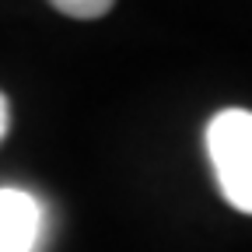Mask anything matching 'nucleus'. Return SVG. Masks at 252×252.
Instances as JSON below:
<instances>
[{
	"mask_svg": "<svg viewBox=\"0 0 252 252\" xmlns=\"http://www.w3.org/2000/svg\"><path fill=\"white\" fill-rule=\"evenodd\" d=\"M7 123H11V116H7V98L0 94V140L7 137Z\"/></svg>",
	"mask_w": 252,
	"mask_h": 252,
	"instance_id": "4",
	"label": "nucleus"
},
{
	"mask_svg": "<svg viewBox=\"0 0 252 252\" xmlns=\"http://www.w3.org/2000/svg\"><path fill=\"white\" fill-rule=\"evenodd\" d=\"M46 231L42 203L28 189H0V252H39Z\"/></svg>",
	"mask_w": 252,
	"mask_h": 252,
	"instance_id": "2",
	"label": "nucleus"
},
{
	"mask_svg": "<svg viewBox=\"0 0 252 252\" xmlns=\"http://www.w3.org/2000/svg\"><path fill=\"white\" fill-rule=\"evenodd\" d=\"M207 158L217 189L235 210L252 214V112L224 109L207 126Z\"/></svg>",
	"mask_w": 252,
	"mask_h": 252,
	"instance_id": "1",
	"label": "nucleus"
},
{
	"mask_svg": "<svg viewBox=\"0 0 252 252\" xmlns=\"http://www.w3.org/2000/svg\"><path fill=\"white\" fill-rule=\"evenodd\" d=\"M56 11L70 18H98L109 11V0H60Z\"/></svg>",
	"mask_w": 252,
	"mask_h": 252,
	"instance_id": "3",
	"label": "nucleus"
}]
</instances>
